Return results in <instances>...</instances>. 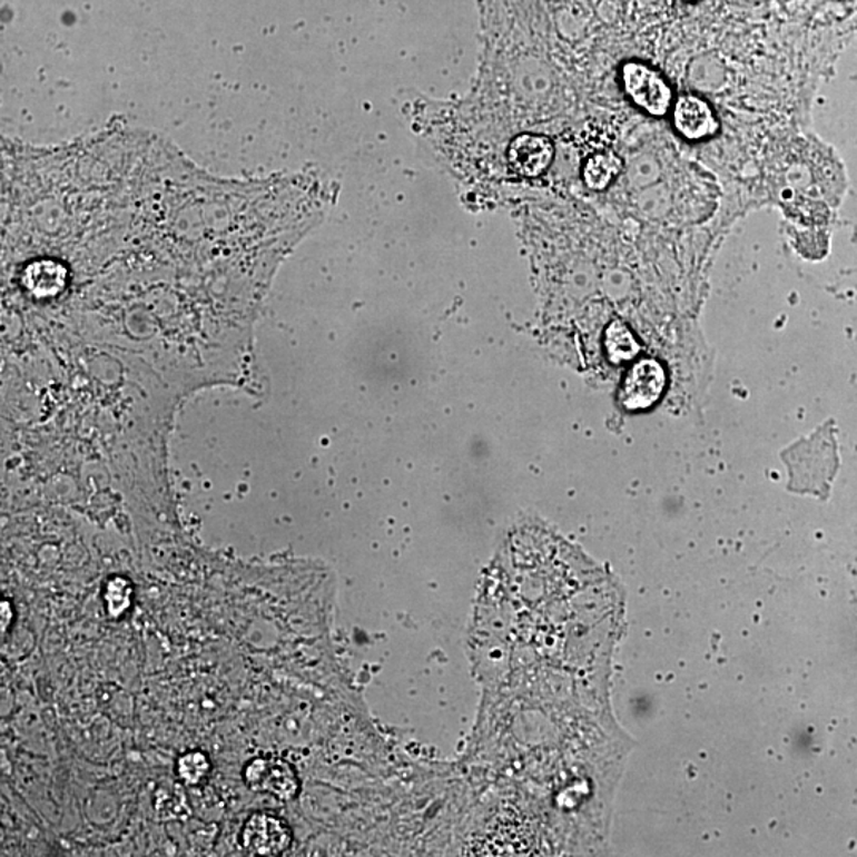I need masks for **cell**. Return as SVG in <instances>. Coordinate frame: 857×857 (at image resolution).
<instances>
[{"mask_svg": "<svg viewBox=\"0 0 857 857\" xmlns=\"http://www.w3.org/2000/svg\"><path fill=\"white\" fill-rule=\"evenodd\" d=\"M666 387L664 368L653 359L633 365L621 390V404L628 410L650 408Z\"/></svg>", "mask_w": 857, "mask_h": 857, "instance_id": "5", "label": "cell"}, {"mask_svg": "<svg viewBox=\"0 0 857 857\" xmlns=\"http://www.w3.org/2000/svg\"><path fill=\"white\" fill-rule=\"evenodd\" d=\"M681 2L692 3V2H697V0H681Z\"/></svg>", "mask_w": 857, "mask_h": 857, "instance_id": "10", "label": "cell"}, {"mask_svg": "<svg viewBox=\"0 0 857 857\" xmlns=\"http://www.w3.org/2000/svg\"><path fill=\"white\" fill-rule=\"evenodd\" d=\"M621 81L633 106L654 118L669 114L676 102L673 88L654 67L640 61H629L621 67Z\"/></svg>", "mask_w": 857, "mask_h": 857, "instance_id": "1", "label": "cell"}, {"mask_svg": "<svg viewBox=\"0 0 857 857\" xmlns=\"http://www.w3.org/2000/svg\"><path fill=\"white\" fill-rule=\"evenodd\" d=\"M293 841L288 825L277 816L255 814L249 816L240 834V844L248 855L279 856L288 851Z\"/></svg>", "mask_w": 857, "mask_h": 857, "instance_id": "3", "label": "cell"}, {"mask_svg": "<svg viewBox=\"0 0 857 857\" xmlns=\"http://www.w3.org/2000/svg\"><path fill=\"white\" fill-rule=\"evenodd\" d=\"M622 171V159L613 151H600L592 155L583 167V180L588 188L603 191L617 180Z\"/></svg>", "mask_w": 857, "mask_h": 857, "instance_id": "7", "label": "cell"}, {"mask_svg": "<svg viewBox=\"0 0 857 857\" xmlns=\"http://www.w3.org/2000/svg\"><path fill=\"white\" fill-rule=\"evenodd\" d=\"M673 128L683 139L702 141L719 132V121L713 108L703 97L683 95L672 107Z\"/></svg>", "mask_w": 857, "mask_h": 857, "instance_id": "4", "label": "cell"}, {"mask_svg": "<svg viewBox=\"0 0 857 857\" xmlns=\"http://www.w3.org/2000/svg\"><path fill=\"white\" fill-rule=\"evenodd\" d=\"M553 158V141L536 134H523L516 137L509 148L510 167L523 177H539L548 170Z\"/></svg>", "mask_w": 857, "mask_h": 857, "instance_id": "6", "label": "cell"}, {"mask_svg": "<svg viewBox=\"0 0 857 857\" xmlns=\"http://www.w3.org/2000/svg\"><path fill=\"white\" fill-rule=\"evenodd\" d=\"M607 348L613 361H629L636 356L639 345L633 341V335L624 324L614 323L607 333Z\"/></svg>", "mask_w": 857, "mask_h": 857, "instance_id": "9", "label": "cell"}, {"mask_svg": "<svg viewBox=\"0 0 857 857\" xmlns=\"http://www.w3.org/2000/svg\"><path fill=\"white\" fill-rule=\"evenodd\" d=\"M211 764L203 751L183 752L177 761V775L186 786H199L210 775Z\"/></svg>", "mask_w": 857, "mask_h": 857, "instance_id": "8", "label": "cell"}, {"mask_svg": "<svg viewBox=\"0 0 857 857\" xmlns=\"http://www.w3.org/2000/svg\"><path fill=\"white\" fill-rule=\"evenodd\" d=\"M244 780L252 791L267 794L278 800H293L301 782L289 762L279 758H256L245 766Z\"/></svg>", "mask_w": 857, "mask_h": 857, "instance_id": "2", "label": "cell"}]
</instances>
